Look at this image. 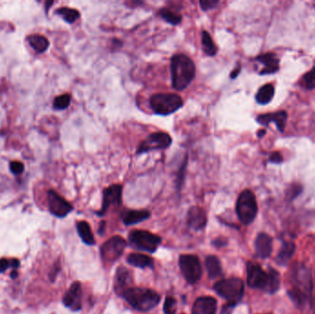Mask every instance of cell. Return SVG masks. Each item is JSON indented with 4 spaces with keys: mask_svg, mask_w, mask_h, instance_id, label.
Here are the masks:
<instances>
[{
    "mask_svg": "<svg viewBox=\"0 0 315 314\" xmlns=\"http://www.w3.org/2000/svg\"><path fill=\"white\" fill-rule=\"evenodd\" d=\"M10 275H11V278H16L18 275L17 270L12 271V273H11Z\"/></svg>",
    "mask_w": 315,
    "mask_h": 314,
    "instance_id": "43",
    "label": "cell"
},
{
    "mask_svg": "<svg viewBox=\"0 0 315 314\" xmlns=\"http://www.w3.org/2000/svg\"><path fill=\"white\" fill-rule=\"evenodd\" d=\"M172 143L171 135L165 132H155L152 133L140 143L136 155L150 152L153 150L167 149Z\"/></svg>",
    "mask_w": 315,
    "mask_h": 314,
    "instance_id": "9",
    "label": "cell"
},
{
    "mask_svg": "<svg viewBox=\"0 0 315 314\" xmlns=\"http://www.w3.org/2000/svg\"><path fill=\"white\" fill-rule=\"evenodd\" d=\"M28 42L32 48L39 54L44 53L49 47V41L41 34H31L28 37Z\"/></svg>",
    "mask_w": 315,
    "mask_h": 314,
    "instance_id": "25",
    "label": "cell"
},
{
    "mask_svg": "<svg viewBox=\"0 0 315 314\" xmlns=\"http://www.w3.org/2000/svg\"><path fill=\"white\" fill-rule=\"evenodd\" d=\"M57 13L63 18V20L67 23H74L77 20H79L80 17V13L79 10L74 9H70L67 7H63L59 9H57Z\"/></svg>",
    "mask_w": 315,
    "mask_h": 314,
    "instance_id": "30",
    "label": "cell"
},
{
    "mask_svg": "<svg viewBox=\"0 0 315 314\" xmlns=\"http://www.w3.org/2000/svg\"><path fill=\"white\" fill-rule=\"evenodd\" d=\"M201 43L202 48L206 56L215 57L217 55L218 47L216 46L211 35L206 31H203L201 32Z\"/></svg>",
    "mask_w": 315,
    "mask_h": 314,
    "instance_id": "26",
    "label": "cell"
},
{
    "mask_svg": "<svg viewBox=\"0 0 315 314\" xmlns=\"http://www.w3.org/2000/svg\"><path fill=\"white\" fill-rule=\"evenodd\" d=\"M269 162L272 163H281L283 162V157L279 152H273L269 157Z\"/></svg>",
    "mask_w": 315,
    "mask_h": 314,
    "instance_id": "38",
    "label": "cell"
},
{
    "mask_svg": "<svg viewBox=\"0 0 315 314\" xmlns=\"http://www.w3.org/2000/svg\"><path fill=\"white\" fill-rule=\"evenodd\" d=\"M206 267L210 278L214 280L222 274V268L219 259L216 256H208L206 259Z\"/></svg>",
    "mask_w": 315,
    "mask_h": 314,
    "instance_id": "28",
    "label": "cell"
},
{
    "mask_svg": "<svg viewBox=\"0 0 315 314\" xmlns=\"http://www.w3.org/2000/svg\"><path fill=\"white\" fill-rule=\"evenodd\" d=\"M196 65L184 54H176L171 58V86L176 91H184L196 77Z\"/></svg>",
    "mask_w": 315,
    "mask_h": 314,
    "instance_id": "3",
    "label": "cell"
},
{
    "mask_svg": "<svg viewBox=\"0 0 315 314\" xmlns=\"http://www.w3.org/2000/svg\"><path fill=\"white\" fill-rule=\"evenodd\" d=\"M275 94V89L272 84H266L259 89L258 92L255 95V100L257 103L261 105H266L271 101Z\"/></svg>",
    "mask_w": 315,
    "mask_h": 314,
    "instance_id": "23",
    "label": "cell"
},
{
    "mask_svg": "<svg viewBox=\"0 0 315 314\" xmlns=\"http://www.w3.org/2000/svg\"><path fill=\"white\" fill-rule=\"evenodd\" d=\"M129 241L134 248L148 253H154L157 246L161 245L162 239L151 232L136 230L129 234Z\"/></svg>",
    "mask_w": 315,
    "mask_h": 314,
    "instance_id": "8",
    "label": "cell"
},
{
    "mask_svg": "<svg viewBox=\"0 0 315 314\" xmlns=\"http://www.w3.org/2000/svg\"><path fill=\"white\" fill-rule=\"evenodd\" d=\"M9 168H10V170H11V172L14 173V175H21L23 172V170H24V164L21 162H10V164H9Z\"/></svg>",
    "mask_w": 315,
    "mask_h": 314,
    "instance_id": "36",
    "label": "cell"
},
{
    "mask_svg": "<svg viewBox=\"0 0 315 314\" xmlns=\"http://www.w3.org/2000/svg\"><path fill=\"white\" fill-rule=\"evenodd\" d=\"M122 297L136 310L148 311L159 304L161 298L157 293L142 288H130L124 293Z\"/></svg>",
    "mask_w": 315,
    "mask_h": 314,
    "instance_id": "4",
    "label": "cell"
},
{
    "mask_svg": "<svg viewBox=\"0 0 315 314\" xmlns=\"http://www.w3.org/2000/svg\"><path fill=\"white\" fill-rule=\"evenodd\" d=\"M207 216L205 210L199 206H192L187 214L189 227L195 231H200L206 227Z\"/></svg>",
    "mask_w": 315,
    "mask_h": 314,
    "instance_id": "16",
    "label": "cell"
},
{
    "mask_svg": "<svg viewBox=\"0 0 315 314\" xmlns=\"http://www.w3.org/2000/svg\"><path fill=\"white\" fill-rule=\"evenodd\" d=\"M247 284L250 288L274 294L280 288L279 273L274 268H269L266 272L258 264L249 262L247 265Z\"/></svg>",
    "mask_w": 315,
    "mask_h": 314,
    "instance_id": "2",
    "label": "cell"
},
{
    "mask_svg": "<svg viewBox=\"0 0 315 314\" xmlns=\"http://www.w3.org/2000/svg\"><path fill=\"white\" fill-rule=\"evenodd\" d=\"M214 289L220 297L227 300L229 303L236 305L244 295V283L240 278L232 277L217 282Z\"/></svg>",
    "mask_w": 315,
    "mask_h": 314,
    "instance_id": "7",
    "label": "cell"
},
{
    "mask_svg": "<svg viewBox=\"0 0 315 314\" xmlns=\"http://www.w3.org/2000/svg\"><path fill=\"white\" fill-rule=\"evenodd\" d=\"M217 301L212 297H200L192 306V314H216Z\"/></svg>",
    "mask_w": 315,
    "mask_h": 314,
    "instance_id": "19",
    "label": "cell"
},
{
    "mask_svg": "<svg viewBox=\"0 0 315 314\" xmlns=\"http://www.w3.org/2000/svg\"><path fill=\"white\" fill-rule=\"evenodd\" d=\"M122 186L120 184H112L105 188L102 193V205L97 214L103 216L111 206H118L122 204Z\"/></svg>",
    "mask_w": 315,
    "mask_h": 314,
    "instance_id": "12",
    "label": "cell"
},
{
    "mask_svg": "<svg viewBox=\"0 0 315 314\" xmlns=\"http://www.w3.org/2000/svg\"><path fill=\"white\" fill-rule=\"evenodd\" d=\"M127 246L126 240L120 236H114L104 242L101 248V258L105 263H114L118 259Z\"/></svg>",
    "mask_w": 315,
    "mask_h": 314,
    "instance_id": "11",
    "label": "cell"
},
{
    "mask_svg": "<svg viewBox=\"0 0 315 314\" xmlns=\"http://www.w3.org/2000/svg\"><path fill=\"white\" fill-rule=\"evenodd\" d=\"M302 83L308 90L315 89V66L303 76Z\"/></svg>",
    "mask_w": 315,
    "mask_h": 314,
    "instance_id": "33",
    "label": "cell"
},
{
    "mask_svg": "<svg viewBox=\"0 0 315 314\" xmlns=\"http://www.w3.org/2000/svg\"><path fill=\"white\" fill-rule=\"evenodd\" d=\"M296 251V245L292 241H285L276 255V261L279 266H286Z\"/></svg>",
    "mask_w": 315,
    "mask_h": 314,
    "instance_id": "22",
    "label": "cell"
},
{
    "mask_svg": "<svg viewBox=\"0 0 315 314\" xmlns=\"http://www.w3.org/2000/svg\"><path fill=\"white\" fill-rule=\"evenodd\" d=\"M219 4V1H218V0H201V1H199L200 8L204 11L216 9Z\"/></svg>",
    "mask_w": 315,
    "mask_h": 314,
    "instance_id": "35",
    "label": "cell"
},
{
    "mask_svg": "<svg viewBox=\"0 0 315 314\" xmlns=\"http://www.w3.org/2000/svg\"><path fill=\"white\" fill-rule=\"evenodd\" d=\"M302 188L301 186H299V185H293L292 188H291V190L289 191V198H290V200H292L294 199L295 197L299 196L301 192H302Z\"/></svg>",
    "mask_w": 315,
    "mask_h": 314,
    "instance_id": "37",
    "label": "cell"
},
{
    "mask_svg": "<svg viewBox=\"0 0 315 314\" xmlns=\"http://www.w3.org/2000/svg\"><path fill=\"white\" fill-rule=\"evenodd\" d=\"M70 101H71V96L69 94H63L60 96H57L55 100H54V108L58 111H62V110H65L70 105Z\"/></svg>",
    "mask_w": 315,
    "mask_h": 314,
    "instance_id": "31",
    "label": "cell"
},
{
    "mask_svg": "<svg viewBox=\"0 0 315 314\" xmlns=\"http://www.w3.org/2000/svg\"><path fill=\"white\" fill-rule=\"evenodd\" d=\"M255 255L259 258L269 257L273 251V240L267 233H259L254 241Z\"/></svg>",
    "mask_w": 315,
    "mask_h": 314,
    "instance_id": "17",
    "label": "cell"
},
{
    "mask_svg": "<svg viewBox=\"0 0 315 314\" xmlns=\"http://www.w3.org/2000/svg\"><path fill=\"white\" fill-rule=\"evenodd\" d=\"M311 305H312V309H313V313L315 314V298L314 299H311Z\"/></svg>",
    "mask_w": 315,
    "mask_h": 314,
    "instance_id": "44",
    "label": "cell"
},
{
    "mask_svg": "<svg viewBox=\"0 0 315 314\" xmlns=\"http://www.w3.org/2000/svg\"><path fill=\"white\" fill-rule=\"evenodd\" d=\"M258 206L254 193L251 190H244L237 199L236 213L241 222L250 225L257 215Z\"/></svg>",
    "mask_w": 315,
    "mask_h": 314,
    "instance_id": "6",
    "label": "cell"
},
{
    "mask_svg": "<svg viewBox=\"0 0 315 314\" xmlns=\"http://www.w3.org/2000/svg\"><path fill=\"white\" fill-rule=\"evenodd\" d=\"M187 162H188V156L185 155L184 157V162L182 163V165L179 168L178 170V173H177V178H176V186L178 191L181 190V188L184 184V176H185V172H186V165H187Z\"/></svg>",
    "mask_w": 315,
    "mask_h": 314,
    "instance_id": "32",
    "label": "cell"
},
{
    "mask_svg": "<svg viewBox=\"0 0 315 314\" xmlns=\"http://www.w3.org/2000/svg\"><path fill=\"white\" fill-rule=\"evenodd\" d=\"M241 66H237L235 67V69L232 70V72H231V75H230V78L232 79H236L237 77L239 76L240 74V72H241Z\"/></svg>",
    "mask_w": 315,
    "mask_h": 314,
    "instance_id": "40",
    "label": "cell"
},
{
    "mask_svg": "<svg viewBox=\"0 0 315 314\" xmlns=\"http://www.w3.org/2000/svg\"><path fill=\"white\" fill-rule=\"evenodd\" d=\"M127 262L138 268H147L153 266V260L142 253H132L127 257Z\"/></svg>",
    "mask_w": 315,
    "mask_h": 314,
    "instance_id": "24",
    "label": "cell"
},
{
    "mask_svg": "<svg viewBox=\"0 0 315 314\" xmlns=\"http://www.w3.org/2000/svg\"><path fill=\"white\" fill-rule=\"evenodd\" d=\"M291 288L288 291V296L294 304L303 308L308 301L311 300L313 283L309 268L300 263H296L290 272Z\"/></svg>",
    "mask_w": 315,
    "mask_h": 314,
    "instance_id": "1",
    "label": "cell"
},
{
    "mask_svg": "<svg viewBox=\"0 0 315 314\" xmlns=\"http://www.w3.org/2000/svg\"><path fill=\"white\" fill-rule=\"evenodd\" d=\"M159 16L162 18V20L164 22H166L167 23L176 26L180 24L182 22L183 17L182 15L177 14L174 11H172L171 9H168V8H162V9L159 10Z\"/></svg>",
    "mask_w": 315,
    "mask_h": 314,
    "instance_id": "29",
    "label": "cell"
},
{
    "mask_svg": "<svg viewBox=\"0 0 315 314\" xmlns=\"http://www.w3.org/2000/svg\"><path fill=\"white\" fill-rule=\"evenodd\" d=\"M77 229L79 237L83 240V242L87 245H93L95 243V239L89 223L86 221H80L77 224Z\"/></svg>",
    "mask_w": 315,
    "mask_h": 314,
    "instance_id": "27",
    "label": "cell"
},
{
    "mask_svg": "<svg viewBox=\"0 0 315 314\" xmlns=\"http://www.w3.org/2000/svg\"><path fill=\"white\" fill-rule=\"evenodd\" d=\"M47 201L49 211L57 218H65L73 210L69 202L54 190H50L47 194Z\"/></svg>",
    "mask_w": 315,
    "mask_h": 314,
    "instance_id": "13",
    "label": "cell"
},
{
    "mask_svg": "<svg viewBox=\"0 0 315 314\" xmlns=\"http://www.w3.org/2000/svg\"><path fill=\"white\" fill-rule=\"evenodd\" d=\"M131 282V273L126 267H119L115 275V282H114L115 291L118 293L120 296H122L128 288H130L129 285Z\"/></svg>",
    "mask_w": 315,
    "mask_h": 314,
    "instance_id": "20",
    "label": "cell"
},
{
    "mask_svg": "<svg viewBox=\"0 0 315 314\" xmlns=\"http://www.w3.org/2000/svg\"><path fill=\"white\" fill-rule=\"evenodd\" d=\"M288 119V114L285 111H278L276 113L260 114L256 117V122L264 127H268L270 123H275L277 129L280 132H284L286 122Z\"/></svg>",
    "mask_w": 315,
    "mask_h": 314,
    "instance_id": "15",
    "label": "cell"
},
{
    "mask_svg": "<svg viewBox=\"0 0 315 314\" xmlns=\"http://www.w3.org/2000/svg\"><path fill=\"white\" fill-rule=\"evenodd\" d=\"M177 310V301L174 298L168 297L165 300L163 310L165 314H175Z\"/></svg>",
    "mask_w": 315,
    "mask_h": 314,
    "instance_id": "34",
    "label": "cell"
},
{
    "mask_svg": "<svg viewBox=\"0 0 315 314\" xmlns=\"http://www.w3.org/2000/svg\"><path fill=\"white\" fill-rule=\"evenodd\" d=\"M149 105L154 114L167 116L181 109L184 100L174 93H156L150 97Z\"/></svg>",
    "mask_w": 315,
    "mask_h": 314,
    "instance_id": "5",
    "label": "cell"
},
{
    "mask_svg": "<svg viewBox=\"0 0 315 314\" xmlns=\"http://www.w3.org/2000/svg\"><path fill=\"white\" fill-rule=\"evenodd\" d=\"M265 135H266V130H264V129L259 130L258 133H257V136H258L259 138H261Z\"/></svg>",
    "mask_w": 315,
    "mask_h": 314,
    "instance_id": "42",
    "label": "cell"
},
{
    "mask_svg": "<svg viewBox=\"0 0 315 314\" xmlns=\"http://www.w3.org/2000/svg\"><path fill=\"white\" fill-rule=\"evenodd\" d=\"M105 229V222L104 221H101V225H100V229H99V232L102 233Z\"/></svg>",
    "mask_w": 315,
    "mask_h": 314,
    "instance_id": "41",
    "label": "cell"
},
{
    "mask_svg": "<svg viewBox=\"0 0 315 314\" xmlns=\"http://www.w3.org/2000/svg\"><path fill=\"white\" fill-rule=\"evenodd\" d=\"M255 61L264 65V68L260 71V75L274 74L279 69V60L274 53L260 55L255 58Z\"/></svg>",
    "mask_w": 315,
    "mask_h": 314,
    "instance_id": "18",
    "label": "cell"
},
{
    "mask_svg": "<svg viewBox=\"0 0 315 314\" xmlns=\"http://www.w3.org/2000/svg\"><path fill=\"white\" fill-rule=\"evenodd\" d=\"M9 267H11V262H9L8 259H0V273H3L7 270Z\"/></svg>",
    "mask_w": 315,
    "mask_h": 314,
    "instance_id": "39",
    "label": "cell"
},
{
    "mask_svg": "<svg viewBox=\"0 0 315 314\" xmlns=\"http://www.w3.org/2000/svg\"><path fill=\"white\" fill-rule=\"evenodd\" d=\"M179 266L182 274L188 283H197L200 280L202 275L201 264L196 255H181L179 258Z\"/></svg>",
    "mask_w": 315,
    "mask_h": 314,
    "instance_id": "10",
    "label": "cell"
},
{
    "mask_svg": "<svg viewBox=\"0 0 315 314\" xmlns=\"http://www.w3.org/2000/svg\"><path fill=\"white\" fill-rule=\"evenodd\" d=\"M149 217L150 213L147 210H125L122 213V221L127 226L142 222Z\"/></svg>",
    "mask_w": 315,
    "mask_h": 314,
    "instance_id": "21",
    "label": "cell"
},
{
    "mask_svg": "<svg viewBox=\"0 0 315 314\" xmlns=\"http://www.w3.org/2000/svg\"><path fill=\"white\" fill-rule=\"evenodd\" d=\"M81 286L79 282H75L71 285L67 292L63 298V303L66 308H69L72 310H79L81 309Z\"/></svg>",
    "mask_w": 315,
    "mask_h": 314,
    "instance_id": "14",
    "label": "cell"
}]
</instances>
